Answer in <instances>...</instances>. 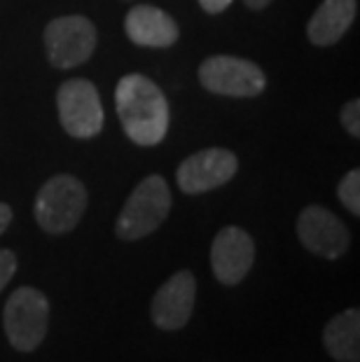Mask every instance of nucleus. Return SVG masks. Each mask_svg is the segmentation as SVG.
Masks as SVG:
<instances>
[{
  "label": "nucleus",
  "instance_id": "dca6fc26",
  "mask_svg": "<svg viewBox=\"0 0 360 362\" xmlns=\"http://www.w3.org/2000/svg\"><path fill=\"white\" fill-rule=\"evenodd\" d=\"M342 127L347 129L354 138L360 136V101H358V98H354V101H349L347 105H344Z\"/></svg>",
  "mask_w": 360,
  "mask_h": 362
},
{
  "label": "nucleus",
  "instance_id": "f3484780",
  "mask_svg": "<svg viewBox=\"0 0 360 362\" xmlns=\"http://www.w3.org/2000/svg\"><path fill=\"white\" fill-rule=\"evenodd\" d=\"M14 274H17V257L12 250L0 248V292L14 279Z\"/></svg>",
  "mask_w": 360,
  "mask_h": 362
},
{
  "label": "nucleus",
  "instance_id": "2eb2a0df",
  "mask_svg": "<svg viewBox=\"0 0 360 362\" xmlns=\"http://www.w3.org/2000/svg\"><path fill=\"white\" fill-rule=\"evenodd\" d=\"M337 197H339V202L358 218L360 215V171L358 168L344 175L339 187H337Z\"/></svg>",
  "mask_w": 360,
  "mask_h": 362
},
{
  "label": "nucleus",
  "instance_id": "4468645a",
  "mask_svg": "<svg viewBox=\"0 0 360 362\" xmlns=\"http://www.w3.org/2000/svg\"><path fill=\"white\" fill-rule=\"evenodd\" d=\"M323 344L339 362H360V311L349 309L325 325Z\"/></svg>",
  "mask_w": 360,
  "mask_h": 362
},
{
  "label": "nucleus",
  "instance_id": "39448f33",
  "mask_svg": "<svg viewBox=\"0 0 360 362\" xmlns=\"http://www.w3.org/2000/svg\"><path fill=\"white\" fill-rule=\"evenodd\" d=\"M199 82L211 94L234 98L260 96L267 87L265 73L257 64H252L248 59L227 57V54L206 59L199 66Z\"/></svg>",
  "mask_w": 360,
  "mask_h": 362
},
{
  "label": "nucleus",
  "instance_id": "6ab92c4d",
  "mask_svg": "<svg viewBox=\"0 0 360 362\" xmlns=\"http://www.w3.org/2000/svg\"><path fill=\"white\" fill-rule=\"evenodd\" d=\"M12 222V208L0 202V234H5V229L10 227Z\"/></svg>",
  "mask_w": 360,
  "mask_h": 362
},
{
  "label": "nucleus",
  "instance_id": "0eeeda50",
  "mask_svg": "<svg viewBox=\"0 0 360 362\" xmlns=\"http://www.w3.org/2000/svg\"><path fill=\"white\" fill-rule=\"evenodd\" d=\"M45 47L52 66L75 68L94 54L96 26L82 14L59 17L45 28Z\"/></svg>",
  "mask_w": 360,
  "mask_h": 362
},
{
  "label": "nucleus",
  "instance_id": "f8f14e48",
  "mask_svg": "<svg viewBox=\"0 0 360 362\" xmlns=\"http://www.w3.org/2000/svg\"><path fill=\"white\" fill-rule=\"evenodd\" d=\"M124 30L134 45L152 47V49L171 47L180 35V28L175 24V19L155 5L132 7L124 19Z\"/></svg>",
  "mask_w": 360,
  "mask_h": 362
},
{
  "label": "nucleus",
  "instance_id": "1a4fd4ad",
  "mask_svg": "<svg viewBox=\"0 0 360 362\" xmlns=\"http://www.w3.org/2000/svg\"><path fill=\"white\" fill-rule=\"evenodd\" d=\"M297 236L309 252L325 259H337L349 250L351 236L347 225L323 206H306L297 220Z\"/></svg>",
  "mask_w": 360,
  "mask_h": 362
},
{
  "label": "nucleus",
  "instance_id": "f257e3e1",
  "mask_svg": "<svg viewBox=\"0 0 360 362\" xmlns=\"http://www.w3.org/2000/svg\"><path fill=\"white\" fill-rule=\"evenodd\" d=\"M115 107L129 141L152 148L168 131V103L164 91L141 73L124 75L115 89Z\"/></svg>",
  "mask_w": 360,
  "mask_h": 362
},
{
  "label": "nucleus",
  "instance_id": "aec40b11",
  "mask_svg": "<svg viewBox=\"0 0 360 362\" xmlns=\"http://www.w3.org/2000/svg\"><path fill=\"white\" fill-rule=\"evenodd\" d=\"M243 3H246L250 10H265V7L272 3V0H243Z\"/></svg>",
  "mask_w": 360,
  "mask_h": 362
},
{
  "label": "nucleus",
  "instance_id": "f03ea898",
  "mask_svg": "<svg viewBox=\"0 0 360 362\" xmlns=\"http://www.w3.org/2000/svg\"><path fill=\"white\" fill-rule=\"evenodd\" d=\"M168 211H171V192L166 180L162 175H148L129 194L115 222V234L122 241H139L159 229Z\"/></svg>",
  "mask_w": 360,
  "mask_h": 362
},
{
  "label": "nucleus",
  "instance_id": "9d476101",
  "mask_svg": "<svg viewBox=\"0 0 360 362\" xmlns=\"http://www.w3.org/2000/svg\"><path fill=\"white\" fill-rule=\"evenodd\" d=\"M255 262V241L241 227H225L213 238L211 267L222 285H239Z\"/></svg>",
  "mask_w": 360,
  "mask_h": 362
},
{
  "label": "nucleus",
  "instance_id": "20e7f679",
  "mask_svg": "<svg viewBox=\"0 0 360 362\" xmlns=\"http://www.w3.org/2000/svg\"><path fill=\"white\" fill-rule=\"evenodd\" d=\"M7 341L19 353H30L42 344L50 327V302L40 290L17 288L3 311Z\"/></svg>",
  "mask_w": 360,
  "mask_h": 362
},
{
  "label": "nucleus",
  "instance_id": "423d86ee",
  "mask_svg": "<svg viewBox=\"0 0 360 362\" xmlns=\"http://www.w3.org/2000/svg\"><path fill=\"white\" fill-rule=\"evenodd\" d=\"M61 127L73 138H94L103 129V105L98 89L89 80L73 78L57 91Z\"/></svg>",
  "mask_w": 360,
  "mask_h": 362
},
{
  "label": "nucleus",
  "instance_id": "a211bd4d",
  "mask_svg": "<svg viewBox=\"0 0 360 362\" xmlns=\"http://www.w3.org/2000/svg\"><path fill=\"white\" fill-rule=\"evenodd\" d=\"M199 5L204 7V12L220 14V12H225L229 5H232V0H199Z\"/></svg>",
  "mask_w": 360,
  "mask_h": 362
},
{
  "label": "nucleus",
  "instance_id": "9b49d317",
  "mask_svg": "<svg viewBox=\"0 0 360 362\" xmlns=\"http://www.w3.org/2000/svg\"><path fill=\"white\" fill-rule=\"evenodd\" d=\"M194 299H197V279L192 272H178L168 279L162 288L157 290L155 299H152L150 313L157 327L168 329H180L187 325V320L192 318L194 311Z\"/></svg>",
  "mask_w": 360,
  "mask_h": 362
},
{
  "label": "nucleus",
  "instance_id": "ddd939ff",
  "mask_svg": "<svg viewBox=\"0 0 360 362\" xmlns=\"http://www.w3.org/2000/svg\"><path fill=\"white\" fill-rule=\"evenodd\" d=\"M356 19V0H323L306 26V35L318 47L339 42Z\"/></svg>",
  "mask_w": 360,
  "mask_h": 362
},
{
  "label": "nucleus",
  "instance_id": "7ed1b4c3",
  "mask_svg": "<svg viewBox=\"0 0 360 362\" xmlns=\"http://www.w3.org/2000/svg\"><path fill=\"white\" fill-rule=\"evenodd\" d=\"M87 208V187L73 175H54L35 197V222L47 234L73 232Z\"/></svg>",
  "mask_w": 360,
  "mask_h": 362
},
{
  "label": "nucleus",
  "instance_id": "6e6552de",
  "mask_svg": "<svg viewBox=\"0 0 360 362\" xmlns=\"http://www.w3.org/2000/svg\"><path fill=\"white\" fill-rule=\"evenodd\" d=\"M239 159L234 152L225 148H206L182 161L175 171V180L185 194H204L232 180Z\"/></svg>",
  "mask_w": 360,
  "mask_h": 362
}]
</instances>
